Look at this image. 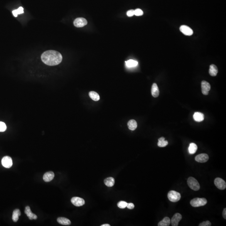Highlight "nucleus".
I'll list each match as a JSON object with an SVG mask.
<instances>
[{"label":"nucleus","instance_id":"1","mask_svg":"<svg viewBox=\"0 0 226 226\" xmlns=\"http://www.w3.org/2000/svg\"><path fill=\"white\" fill-rule=\"evenodd\" d=\"M41 59L45 64L49 66L58 65L62 61L61 53L55 50L45 51L41 55Z\"/></svg>","mask_w":226,"mask_h":226},{"label":"nucleus","instance_id":"2","mask_svg":"<svg viewBox=\"0 0 226 226\" xmlns=\"http://www.w3.org/2000/svg\"><path fill=\"white\" fill-rule=\"evenodd\" d=\"M207 203V201L205 198H196L191 200L190 202V204L192 207H201L204 206Z\"/></svg>","mask_w":226,"mask_h":226},{"label":"nucleus","instance_id":"3","mask_svg":"<svg viewBox=\"0 0 226 226\" xmlns=\"http://www.w3.org/2000/svg\"><path fill=\"white\" fill-rule=\"evenodd\" d=\"M187 183L188 186L193 190L197 191L200 188L199 183L195 178L192 177H190L188 179Z\"/></svg>","mask_w":226,"mask_h":226},{"label":"nucleus","instance_id":"4","mask_svg":"<svg viewBox=\"0 0 226 226\" xmlns=\"http://www.w3.org/2000/svg\"><path fill=\"white\" fill-rule=\"evenodd\" d=\"M168 197L170 201L173 202H178L181 198V195L179 193L174 190L170 191L168 194Z\"/></svg>","mask_w":226,"mask_h":226},{"label":"nucleus","instance_id":"5","mask_svg":"<svg viewBox=\"0 0 226 226\" xmlns=\"http://www.w3.org/2000/svg\"><path fill=\"white\" fill-rule=\"evenodd\" d=\"M214 183L216 187L219 188V189L224 190L226 188V182L224 180L222 179V178H217L214 180Z\"/></svg>","mask_w":226,"mask_h":226},{"label":"nucleus","instance_id":"6","mask_svg":"<svg viewBox=\"0 0 226 226\" xmlns=\"http://www.w3.org/2000/svg\"><path fill=\"white\" fill-rule=\"evenodd\" d=\"M1 163L3 166L6 168H10L13 165L12 160L9 156H5L2 158Z\"/></svg>","mask_w":226,"mask_h":226},{"label":"nucleus","instance_id":"7","mask_svg":"<svg viewBox=\"0 0 226 226\" xmlns=\"http://www.w3.org/2000/svg\"><path fill=\"white\" fill-rule=\"evenodd\" d=\"M74 25L77 27H82L87 24V21L83 18H78L74 21Z\"/></svg>","mask_w":226,"mask_h":226},{"label":"nucleus","instance_id":"8","mask_svg":"<svg viewBox=\"0 0 226 226\" xmlns=\"http://www.w3.org/2000/svg\"><path fill=\"white\" fill-rule=\"evenodd\" d=\"M71 201L72 203L76 207H81L83 206L85 203V202L83 199L78 197H74L72 198Z\"/></svg>","mask_w":226,"mask_h":226},{"label":"nucleus","instance_id":"9","mask_svg":"<svg viewBox=\"0 0 226 226\" xmlns=\"http://www.w3.org/2000/svg\"><path fill=\"white\" fill-rule=\"evenodd\" d=\"M202 92L204 95H208L209 91L211 89L210 84L206 81H202Z\"/></svg>","mask_w":226,"mask_h":226},{"label":"nucleus","instance_id":"10","mask_svg":"<svg viewBox=\"0 0 226 226\" xmlns=\"http://www.w3.org/2000/svg\"><path fill=\"white\" fill-rule=\"evenodd\" d=\"M181 32L186 36H191L193 34V31L187 26L182 25L180 28Z\"/></svg>","mask_w":226,"mask_h":226},{"label":"nucleus","instance_id":"11","mask_svg":"<svg viewBox=\"0 0 226 226\" xmlns=\"http://www.w3.org/2000/svg\"><path fill=\"white\" fill-rule=\"evenodd\" d=\"M209 159V157L207 154L205 153L199 154L198 155L195 157V160L197 162L204 163L208 161Z\"/></svg>","mask_w":226,"mask_h":226},{"label":"nucleus","instance_id":"12","mask_svg":"<svg viewBox=\"0 0 226 226\" xmlns=\"http://www.w3.org/2000/svg\"><path fill=\"white\" fill-rule=\"evenodd\" d=\"M182 219V215L179 213H176L173 215L171 219V224L173 226H177L178 223Z\"/></svg>","mask_w":226,"mask_h":226},{"label":"nucleus","instance_id":"13","mask_svg":"<svg viewBox=\"0 0 226 226\" xmlns=\"http://www.w3.org/2000/svg\"><path fill=\"white\" fill-rule=\"evenodd\" d=\"M24 212L27 214V216L30 220H33V219L36 220L37 219V216L35 214H33L29 206L26 207Z\"/></svg>","mask_w":226,"mask_h":226},{"label":"nucleus","instance_id":"14","mask_svg":"<svg viewBox=\"0 0 226 226\" xmlns=\"http://www.w3.org/2000/svg\"><path fill=\"white\" fill-rule=\"evenodd\" d=\"M55 177V174L52 171L46 173L43 176V180L46 182H49L52 180Z\"/></svg>","mask_w":226,"mask_h":226},{"label":"nucleus","instance_id":"15","mask_svg":"<svg viewBox=\"0 0 226 226\" xmlns=\"http://www.w3.org/2000/svg\"><path fill=\"white\" fill-rule=\"evenodd\" d=\"M159 93L160 92H159V89L157 86V84L154 83L153 84L152 89H151V94L152 96L155 98H157L159 96Z\"/></svg>","mask_w":226,"mask_h":226},{"label":"nucleus","instance_id":"16","mask_svg":"<svg viewBox=\"0 0 226 226\" xmlns=\"http://www.w3.org/2000/svg\"><path fill=\"white\" fill-rule=\"evenodd\" d=\"M193 117L194 120L197 122L203 121L204 119V116L203 114L199 112H195L194 114Z\"/></svg>","mask_w":226,"mask_h":226},{"label":"nucleus","instance_id":"17","mask_svg":"<svg viewBox=\"0 0 226 226\" xmlns=\"http://www.w3.org/2000/svg\"><path fill=\"white\" fill-rule=\"evenodd\" d=\"M218 72V68L215 65H211L210 66L209 73L212 76H215Z\"/></svg>","mask_w":226,"mask_h":226},{"label":"nucleus","instance_id":"18","mask_svg":"<svg viewBox=\"0 0 226 226\" xmlns=\"http://www.w3.org/2000/svg\"><path fill=\"white\" fill-rule=\"evenodd\" d=\"M128 127L131 130L134 131L135 130L137 126V122L135 120L131 119L127 123Z\"/></svg>","mask_w":226,"mask_h":226},{"label":"nucleus","instance_id":"19","mask_svg":"<svg viewBox=\"0 0 226 226\" xmlns=\"http://www.w3.org/2000/svg\"><path fill=\"white\" fill-rule=\"evenodd\" d=\"M57 222L63 225H70L71 224V222L69 219L65 217H59L57 219Z\"/></svg>","mask_w":226,"mask_h":226},{"label":"nucleus","instance_id":"20","mask_svg":"<svg viewBox=\"0 0 226 226\" xmlns=\"http://www.w3.org/2000/svg\"><path fill=\"white\" fill-rule=\"evenodd\" d=\"M104 183L107 187H111L114 185L115 180L112 177L107 178L104 180Z\"/></svg>","mask_w":226,"mask_h":226},{"label":"nucleus","instance_id":"21","mask_svg":"<svg viewBox=\"0 0 226 226\" xmlns=\"http://www.w3.org/2000/svg\"><path fill=\"white\" fill-rule=\"evenodd\" d=\"M171 223V221L169 217H165L164 219L159 222L158 226H168Z\"/></svg>","mask_w":226,"mask_h":226},{"label":"nucleus","instance_id":"22","mask_svg":"<svg viewBox=\"0 0 226 226\" xmlns=\"http://www.w3.org/2000/svg\"><path fill=\"white\" fill-rule=\"evenodd\" d=\"M21 214L20 210L18 209H16L13 211V213L12 219L13 222H16L19 219V217Z\"/></svg>","mask_w":226,"mask_h":226},{"label":"nucleus","instance_id":"23","mask_svg":"<svg viewBox=\"0 0 226 226\" xmlns=\"http://www.w3.org/2000/svg\"><path fill=\"white\" fill-rule=\"evenodd\" d=\"M197 149V146L196 144L191 143L190 144L189 147L188 148V152L190 154H194L196 152Z\"/></svg>","mask_w":226,"mask_h":226},{"label":"nucleus","instance_id":"24","mask_svg":"<svg viewBox=\"0 0 226 226\" xmlns=\"http://www.w3.org/2000/svg\"><path fill=\"white\" fill-rule=\"evenodd\" d=\"M89 95L90 98L94 101H98L100 100V96L98 93L96 92L91 91L89 93Z\"/></svg>","mask_w":226,"mask_h":226},{"label":"nucleus","instance_id":"25","mask_svg":"<svg viewBox=\"0 0 226 226\" xmlns=\"http://www.w3.org/2000/svg\"><path fill=\"white\" fill-rule=\"evenodd\" d=\"M168 143L167 141L165 140V138L162 137L158 139V145L159 147H165L168 145Z\"/></svg>","mask_w":226,"mask_h":226},{"label":"nucleus","instance_id":"26","mask_svg":"<svg viewBox=\"0 0 226 226\" xmlns=\"http://www.w3.org/2000/svg\"><path fill=\"white\" fill-rule=\"evenodd\" d=\"M126 66L129 67H136L138 65V62L135 60H130L126 62Z\"/></svg>","mask_w":226,"mask_h":226},{"label":"nucleus","instance_id":"27","mask_svg":"<svg viewBox=\"0 0 226 226\" xmlns=\"http://www.w3.org/2000/svg\"><path fill=\"white\" fill-rule=\"evenodd\" d=\"M23 8L22 7H20L18 9H16V10H13V11H12V13L13 14V15L15 16V17H17V16L18 15L20 14H22V13H23Z\"/></svg>","mask_w":226,"mask_h":226},{"label":"nucleus","instance_id":"28","mask_svg":"<svg viewBox=\"0 0 226 226\" xmlns=\"http://www.w3.org/2000/svg\"><path fill=\"white\" fill-rule=\"evenodd\" d=\"M127 204V203L124 201H120L118 203L117 206L120 209H124L126 207Z\"/></svg>","mask_w":226,"mask_h":226},{"label":"nucleus","instance_id":"29","mask_svg":"<svg viewBox=\"0 0 226 226\" xmlns=\"http://www.w3.org/2000/svg\"><path fill=\"white\" fill-rule=\"evenodd\" d=\"M6 126L5 124L4 123V122H0V131L1 132H3V131H5L6 129Z\"/></svg>","mask_w":226,"mask_h":226},{"label":"nucleus","instance_id":"30","mask_svg":"<svg viewBox=\"0 0 226 226\" xmlns=\"http://www.w3.org/2000/svg\"><path fill=\"white\" fill-rule=\"evenodd\" d=\"M143 14V12L141 9L137 8L135 10V15L136 16H141Z\"/></svg>","mask_w":226,"mask_h":226},{"label":"nucleus","instance_id":"31","mask_svg":"<svg viewBox=\"0 0 226 226\" xmlns=\"http://www.w3.org/2000/svg\"><path fill=\"white\" fill-rule=\"evenodd\" d=\"M212 225L211 222L209 221H207L206 222H204L200 224L199 226H210Z\"/></svg>","mask_w":226,"mask_h":226},{"label":"nucleus","instance_id":"32","mask_svg":"<svg viewBox=\"0 0 226 226\" xmlns=\"http://www.w3.org/2000/svg\"><path fill=\"white\" fill-rule=\"evenodd\" d=\"M126 14L129 17H131V16H133L135 15V10H130L128 11L127 12Z\"/></svg>","mask_w":226,"mask_h":226},{"label":"nucleus","instance_id":"33","mask_svg":"<svg viewBox=\"0 0 226 226\" xmlns=\"http://www.w3.org/2000/svg\"><path fill=\"white\" fill-rule=\"evenodd\" d=\"M126 207H127V208L128 209H133L134 207H135V205H134V204L133 203H128Z\"/></svg>","mask_w":226,"mask_h":226},{"label":"nucleus","instance_id":"34","mask_svg":"<svg viewBox=\"0 0 226 226\" xmlns=\"http://www.w3.org/2000/svg\"><path fill=\"white\" fill-rule=\"evenodd\" d=\"M223 217L225 219H226V209H225L223 210Z\"/></svg>","mask_w":226,"mask_h":226},{"label":"nucleus","instance_id":"35","mask_svg":"<svg viewBox=\"0 0 226 226\" xmlns=\"http://www.w3.org/2000/svg\"><path fill=\"white\" fill-rule=\"evenodd\" d=\"M101 226H110V225L109 224H104L101 225Z\"/></svg>","mask_w":226,"mask_h":226}]
</instances>
